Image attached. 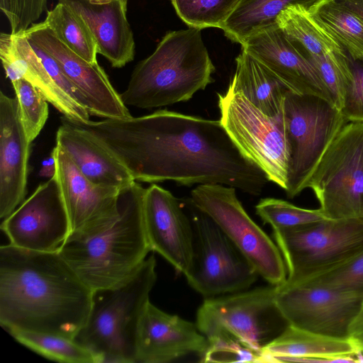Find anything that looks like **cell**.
Masks as SVG:
<instances>
[{
    "label": "cell",
    "instance_id": "9a60e30c",
    "mask_svg": "<svg viewBox=\"0 0 363 363\" xmlns=\"http://www.w3.org/2000/svg\"><path fill=\"white\" fill-rule=\"evenodd\" d=\"M0 227L15 247L59 252L71 225L56 177L40 184Z\"/></svg>",
    "mask_w": 363,
    "mask_h": 363
},
{
    "label": "cell",
    "instance_id": "ab89813d",
    "mask_svg": "<svg viewBox=\"0 0 363 363\" xmlns=\"http://www.w3.org/2000/svg\"><path fill=\"white\" fill-rule=\"evenodd\" d=\"M352 10L363 21V0H340Z\"/></svg>",
    "mask_w": 363,
    "mask_h": 363
},
{
    "label": "cell",
    "instance_id": "f1b7e54d",
    "mask_svg": "<svg viewBox=\"0 0 363 363\" xmlns=\"http://www.w3.org/2000/svg\"><path fill=\"white\" fill-rule=\"evenodd\" d=\"M69 48L91 63H96L98 47L84 22L69 8L58 2L44 21Z\"/></svg>",
    "mask_w": 363,
    "mask_h": 363
},
{
    "label": "cell",
    "instance_id": "4dcf8cb0",
    "mask_svg": "<svg viewBox=\"0 0 363 363\" xmlns=\"http://www.w3.org/2000/svg\"><path fill=\"white\" fill-rule=\"evenodd\" d=\"M177 13L189 27L222 29L241 0H171Z\"/></svg>",
    "mask_w": 363,
    "mask_h": 363
},
{
    "label": "cell",
    "instance_id": "e575fe53",
    "mask_svg": "<svg viewBox=\"0 0 363 363\" xmlns=\"http://www.w3.org/2000/svg\"><path fill=\"white\" fill-rule=\"evenodd\" d=\"M302 282L330 287L363 298V250L336 267Z\"/></svg>",
    "mask_w": 363,
    "mask_h": 363
},
{
    "label": "cell",
    "instance_id": "d4e9b609",
    "mask_svg": "<svg viewBox=\"0 0 363 363\" xmlns=\"http://www.w3.org/2000/svg\"><path fill=\"white\" fill-rule=\"evenodd\" d=\"M229 86L268 116L279 115L289 90L264 64L242 49Z\"/></svg>",
    "mask_w": 363,
    "mask_h": 363
},
{
    "label": "cell",
    "instance_id": "30bf717a",
    "mask_svg": "<svg viewBox=\"0 0 363 363\" xmlns=\"http://www.w3.org/2000/svg\"><path fill=\"white\" fill-rule=\"evenodd\" d=\"M329 219L363 218V123L340 131L306 184Z\"/></svg>",
    "mask_w": 363,
    "mask_h": 363
},
{
    "label": "cell",
    "instance_id": "e0dca14e",
    "mask_svg": "<svg viewBox=\"0 0 363 363\" xmlns=\"http://www.w3.org/2000/svg\"><path fill=\"white\" fill-rule=\"evenodd\" d=\"M52 152L56 162L55 177L70 222L69 236L100 232L118 215L121 189L92 183L60 147L56 145Z\"/></svg>",
    "mask_w": 363,
    "mask_h": 363
},
{
    "label": "cell",
    "instance_id": "7c38bea8",
    "mask_svg": "<svg viewBox=\"0 0 363 363\" xmlns=\"http://www.w3.org/2000/svg\"><path fill=\"white\" fill-rule=\"evenodd\" d=\"M218 99L220 121L234 143L269 182L284 190L289 152L281 112L268 116L230 86Z\"/></svg>",
    "mask_w": 363,
    "mask_h": 363
},
{
    "label": "cell",
    "instance_id": "7a4b0ae2",
    "mask_svg": "<svg viewBox=\"0 0 363 363\" xmlns=\"http://www.w3.org/2000/svg\"><path fill=\"white\" fill-rule=\"evenodd\" d=\"M94 291L58 252L0 247V324L74 339L86 324Z\"/></svg>",
    "mask_w": 363,
    "mask_h": 363
},
{
    "label": "cell",
    "instance_id": "d6a6232c",
    "mask_svg": "<svg viewBox=\"0 0 363 363\" xmlns=\"http://www.w3.org/2000/svg\"><path fill=\"white\" fill-rule=\"evenodd\" d=\"M257 216L273 230L292 228L325 218L318 209H306L275 198H264L255 206Z\"/></svg>",
    "mask_w": 363,
    "mask_h": 363
},
{
    "label": "cell",
    "instance_id": "ffe728a7",
    "mask_svg": "<svg viewBox=\"0 0 363 363\" xmlns=\"http://www.w3.org/2000/svg\"><path fill=\"white\" fill-rule=\"evenodd\" d=\"M31 143L21 122L16 98L0 93V218L25 200Z\"/></svg>",
    "mask_w": 363,
    "mask_h": 363
},
{
    "label": "cell",
    "instance_id": "d6986e66",
    "mask_svg": "<svg viewBox=\"0 0 363 363\" xmlns=\"http://www.w3.org/2000/svg\"><path fill=\"white\" fill-rule=\"evenodd\" d=\"M208 345L196 323L149 301L139 322L135 363H167L191 354L203 357Z\"/></svg>",
    "mask_w": 363,
    "mask_h": 363
},
{
    "label": "cell",
    "instance_id": "3957f363",
    "mask_svg": "<svg viewBox=\"0 0 363 363\" xmlns=\"http://www.w3.org/2000/svg\"><path fill=\"white\" fill-rule=\"evenodd\" d=\"M145 189L135 181L121 189L118 215L99 233L69 236L60 255L93 291L116 286L133 277L151 251L144 225Z\"/></svg>",
    "mask_w": 363,
    "mask_h": 363
},
{
    "label": "cell",
    "instance_id": "9c48e42d",
    "mask_svg": "<svg viewBox=\"0 0 363 363\" xmlns=\"http://www.w3.org/2000/svg\"><path fill=\"white\" fill-rule=\"evenodd\" d=\"M193 227L192 264L185 275L188 284L205 298L248 289L259 274L207 214L190 200L182 202Z\"/></svg>",
    "mask_w": 363,
    "mask_h": 363
},
{
    "label": "cell",
    "instance_id": "5bb4252c",
    "mask_svg": "<svg viewBox=\"0 0 363 363\" xmlns=\"http://www.w3.org/2000/svg\"><path fill=\"white\" fill-rule=\"evenodd\" d=\"M275 301L288 325L312 333L348 338L363 298L306 282L277 286Z\"/></svg>",
    "mask_w": 363,
    "mask_h": 363
},
{
    "label": "cell",
    "instance_id": "4fadbf2b",
    "mask_svg": "<svg viewBox=\"0 0 363 363\" xmlns=\"http://www.w3.org/2000/svg\"><path fill=\"white\" fill-rule=\"evenodd\" d=\"M0 57L6 76L11 82L25 79L64 117L75 121L90 120L82 98L56 60L28 39L24 33H1Z\"/></svg>",
    "mask_w": 363,
    "mask_h": 363
},
{
    "label": "cell",
    "instance_id": "cb8c5ba5",
    "mask_svg": "<svg viewBox=\"0 0 363 363\" xmlns=\"http://www.w3.org/2000/svg\"><path fill=\"white\" fill-rule=\"evenodd\" d=\"M56 145L92 183L123 189L135 182L127 168L82 130L61 120Z\"/></svg>",
    "mask_w": 363,
    "mask_h": 363
},
{
    "label": "cell",
    "instance_id": "f546056e",
    "mask_svg": "<svg viewBox=\"0 0 363 363\" xmlns=\"http://www.w3.org/2000/svg\"><path fill=\"white\" fill-rule=\"evenodd\" d=\"M7 332L23 345L50 360L65 363H98L90 350L73 339L16 330Z\"/></svg>",
    "mask_w": 363,
    "mask_h": 363
},
{
    "label": "cell",
    "instance_id": "4316f807",
    "mask_svg": "<svg viewBox=\"0 0 363 363\" xmlns=\"http://www.w3.org/2000/svg\"><path fill=\"white\" fill-rule=\"evenodd\" d=\"M316 0H241L222 30L241 45L252 35L277 25L279 15L287 7L301 4L309 7Z\"/></svg>",
    "mask_w": 363,
    "mask_h": 363
},
{
    "label": "cell",
    "instance_id": "277c9868",
    "mask_svg": "<svg viewBox=\"0 0 363 363\" xmlns=\"http://www.w3.org/2000/svg\"><path fill=\"white\" fill-rule=\"evenodd\" d=\"M214 72L201 29L170 31L135 66L121 97L125 106L140 108L186 101L213 82Z\"/></svg>",
    "mask_w": 363,
    "mask_h": 363
},
{
    "label": "cell",
    "instance_id": "83f0119b",
    "mask_svg": "<svg viewBox=\"0 0 363 363\" xmlns=\"http://www.w3.org/2000/svg\"><path fill=\"white\" fill-rule=\"evenodd\" d=\"M308 9L352 60L363 61V21L340 0H316Z\"/></svg>",
    "mask_w": 363,
    "mask_h": 363
},
{
    "label": "cell",
    "instance_id": "8fae6325",
    "mask_svg": "<svg viewBox=\"0 0 363 363\" xmlns=\"http://www.w3.org/2000/svg\"><path fill=\"white\" fill-rule=\"evenodd\" d=\"M235 190L219 184H199L191 191L189 199L216 223L259 277L271 285L279 286L287 277L281 252L249 216Z\"/></svg>",
    "mask_w": 363,
    "mask_h": 363
},
{
    "label": "cell",
    "instance_id": "74e56055",
    "mask_svg": "<svg viewBox=\"0 0 363 363\" xmlns=\"http://www.w3.org/2000/svg\"><path fill=\"white\" fill-rule=\"evenodd\" d=\"M56 173V162L55 158L52 151L50 155L43 160L39 175L42 177L52 178L55 176Z\"/></svg>",
    "mask_w": 363,
    "mask_h": 363
},
{
    "label": "cell",
    "instance_id": "8d00e7d4",
    "mask_svg": "<svg viewBox=\"0 0 363 363\" xmlns=\"http://www.w3.org/2000/svg\"><path fill=\"white\" fill-rule=\"evenodd\" d=\"M352 76L345 86L340 112L347 122L363 123V61L350 60Z\"/></svg>",
    "mask_w": 363,
    "mask_h": 363
},
{
    "label": "cell",
    "instance_id": "6da1fadb",
    "mask_svg": "<svg viewBox=\"0 0 363 363\" xmlns=\"http://www.w3.org/2000/svg\"><path fill=\"white\" fill-rule=\"evenodd\" d=\"M61 120L118 160L136 182L219 184L259 195L269 182L246 157L220 121L167 109L127 118Z\"/></svg>",
    "mask_w": 363,
    "mask_h": 363
},
{
    "label": "cell",
    "instance_id": "836d02e7",
    "mask_svg": "<svg viewBox=\"0 0 363 363\" xmlns=\"http://www.w3.org/2000/svg\"><path fill=\"white\" fill-rule=\"evenodd\" d=\"M306 57L318 71L333 104L340 111L345 86L352 75L350 58L347 55L335 52Z\"/></svg>",
    "mask_w": 363,
    "mask_h": 363
},
{
    "label": "cell",
    "instance_id": "7402d4cb",
    "mask_svg": "<svg viewBox=\"0 0 363 363\" xmlns=\"http://www.w3.org/2000/svg\"><path fill=\"white\" fill-rule=\"evenodd\" d=\"M84 22L102 55L116 68L134 59L135 44L125 0H58Z\"/></svg>",
    "mask_w": 363,
    "mask_h": 363
},
{
    "label": "cell",
    "instance_id": "484cf974",
    "mask_svg": "<svg viewBox=\"0 0 363 363\" xmlns=\"http://www.w3.org/2000/svg\"><path fill=\"white\" fill-rule=\"evenodd\" d=\"M277 25L304 57L333 52L347 55L306 6L296 4L287 7L277 17Z\"/></svg>",
    "mask_w": 363,
    "mask_h": 363
},
{
    "label": "cell",
    "instance_id": "d590c367",
    "mask_svg": "<svg viewBox=\"0 0 363 363\" xmlns=\"http://www.w3.org/2000/svg\"><path fill=\"white\" fill-rule=\"evenodd\" d=\"M48 0H0V9L9 23L11 33H24L37 21Z\"/></svg>",
    "mask_w": 363,
    "mask_h": 363
},
{
    "label": "cell",
    "instance_id": "603a6c76",
    "mask_svg": "<svg viewBox=\"0 0 363 363\" xmlns=\"http://www.w3.org/2000/svg\"><path fill=\"white\" fill-rule=\"evenodd\" d=\"M358 342L304 330L288 325L262 350L264 362H359Z\"/></svg>",
    "mask_w": 363,
    "mask_h": 363
},
{
    "label": "cell",
    "instance_id": "52a82bcc",
    "mask_svg": "<svg viewBox=\"0 0 363 363\" xmlns=\"http://www.w3.org/2000/svg\"><path fill=\"white\" fill-rule=\"evenodd\" d=\"M287 277L294 284L323 274L363 250V218H323L273 230Z\"/></svg>",
    "mask_w": 363,
    "mask_h": 363
},
{
    "label": "cell",
    "instance_id": "ba28073f",
    "mask_svg": "<svg viewBox=\"0 0 363 363\" xmlns=\"http://www.w3.org/2000/svg\"><path fill=\"white\" fill-rule=\"evenodd\" d=\"M289 160L286 196L292 199L306 184L326 150L347 123L329 100L288 90L281 111Z\"/></svg>",
    "mask_w": 363,
    "mask_h": 363
},
{
    "label": "cell",
    "instance_id": "1f68e13d",
    "mask_svg": "<svg viewBox=\"0 0 363 363\" xmlns=\"http://www.w3.org/2000/svg\"><path fill=\"white\" fill-rule=\"evenodd\" d=\"M11 84L18 101L22 124L29 140L33 142L48 118V101L35 86L25 79Z\"/></svg>",
    "mask_w": 363,
    "mask_h": 363
},
{
    "label": "cell",
    "instance_id": "2e32d148",
    "mask_svg": "<svg viewBox=\"0 0 363 363\" xmlns=\"http://www.w3.org/2000/svg\"><path fill=\"white\" fill-rule=\"evenodd\" d=\"M24 34L56 60L90 115L114 119L132 116L98 62H89L72 51L45 21L33 23Z\"/></svg>",
    "mask_w": 363,
    "mask_h": 363
},
{
    "label": "cell",
    "instance_id": "f35d334b",
    "mask_svg": "<svg viewBox=\"0 0 363 363\" xmlns=\"http://www.w3.org/2000/svg\"><path fill=\"white\" fill-rule=\"evenodd\" d=\"M350 336L354 339H359L363 337V305L352 324Z\"/></svg>",
    "mask_w": 363,
    "mask_h": 363
},
{
    "label": "cell",
    "instance_id": "8992f818",
    "mask_svg": "<svg viewBox=\"0 0 363 363\" xmlns=\"http://www.w3.org/2000/svg\"><path fill=\"white\" fill-rule=\"evenodd\" d=\"M277 286L206 298L196 324L208 345L237 344L262 354L288 323L278 308Z\"/></svg>",
    "mask_w": 363,
    "mask_h": 363
},
{
    "label": "cell",
    "instance_id": "5b68a950",
    "mask_svg": "<svg viewBox=\"0 0 363 363\" xmlns=\"http://www.w3.org/2000/svg\"><path fill=\"white\" fill-rule=\"evenodd\" d=\"M156 280V259L151 255L125 282L94 291L87 321L74 340L98 363H135L139 322Z\"/></svg>",
    "mask_w": 363,
    "mask_h": 363
},
{
    "label": "cell",
    "instance_id": "ac0fdd59",
    "mask_svg": "<svg viewBox=\"0 0 363 363\" xmlns=\"http://www.w3.org/2000/svg\"><path fill=\"white\" fill-rule=\"evenodd\" d=\"M143 217L151 251L159 253L185 276L192 264L194 237L182 202L168 190L153 184L145 189Z\"/></svg>",
    "mask_w": 363,
    "mask_h": 363
},
{
    "label": "cell",
    "instance_id": "44dd1931",
    "mask_svg": "<svg viewBox=\"0 0 363 363\" xmlns=\"http://www.w3.org/2000/svg\"><path fill=\"white\" fill-rule=\"evenodd\" d=\"M242 49L264 64L290 91L318 95L333 103L315 67L277 25L248 38L242 45Z\"/></svg>",
    "mask_w": 363,
    "mask_h": 363
},
{
    "label": "cell",
    "instance_id": "b9f144b4",
    "mask_svg": "<svg viewBox=\"0 0 363 363\" xmlns=\"http://www.w3.org/2000/svg\"><path fill=\"white\" fill-rule=\"evenodd\" d=\"M125 1H128V0H125Z\"/></svg>",
    "mask_w": 363,
    "mask_h": 363
},
{
    "label": "cell",
    "instance_id": "60d3db41",
    "mask_svg": "<svg viewBox=\"0 0 363 363\" xmlns=\"http://www.w3.org/2000/svg\"><path fill=\"white\" fill-rule=\"evenodd\" d=\"M359 346H360V350L359 352V353L357 354V359H358V361L359 362H363V337L359 338V339H355Z\"/></svg>",
    "mask_w": 363,
    "mask_h": 363
}]
</instances>
